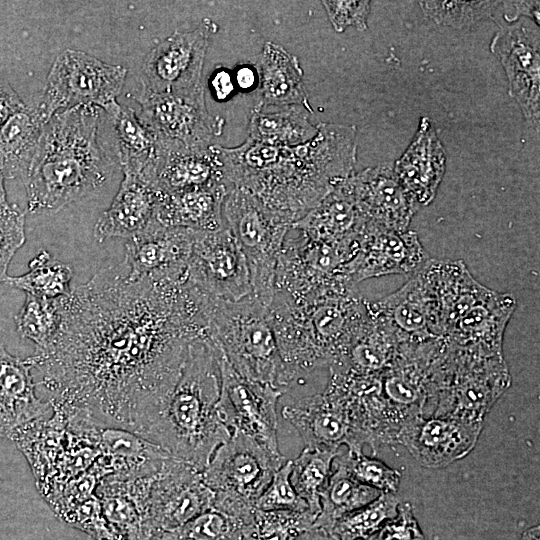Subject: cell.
<instances>
[{
    "instance_id": "35",
    "label": "cell",
    "mask_w": 540,
    "mask_h": 540,
    "mask_svg": "<svg viewBox=\"0 0 540 540\" xmlns=\"http://www.w3.org/2000/svg\"><path fill=\"white\" fill-rule=\"evenodd\" d=\"M381 493L358 482L337 455L328 483L320 495V513L313 527L328 532L339 518L370 503Z\"/></svg>"
},
{
    "instance_id": "40",
    "label": "cell",
    "mask_w": 540,
    "mask_h": 540,
    "mask_svg": "<svg viewBox=\"0 0 540 540\" xmlns=\"http://www.w3.org/2000/svg\"><path fill=\"white\" fill-rule=\"evenodd\" d=\"M246 527L241 520L210 508L156 540H248Z\"/></svg>"
},
{
    "instance_id": "31",
    "label": "cell",
    "mask_w": 540,
    "mask_h": 540,
    "mask_svg": "<svg viewBox=\"0 0 540 540\" xmlns=\"http://www.w3.org/2000/svg\"><path fill=\"white\" fill-rule=\"evenodd\" d=\"M259 74L260 106H302L311 114L298 58L283 46L266 41L255 65Z\"/></svg>"
},
{
    "instance_id": "13",
    "label": "cell",
    "mask_w": 540,
    "mask_h": 540,
    "mask_svg": "<svg viewBox=\"0 0 540 540\" xmlns=\"http://www.w3.org/2000/svg\"><path fill=\"white\" fill-rule=\"evenodd\" d=\"M217 29V24L207 18L194 30L175 31L157 44L144 60L141 88L153 93H184L202 88L206 52Z\"/></svg>"
},
{
    "instance_id": "4",
    "label": "cell",
    "mask_w": 540,
    "mask_h": 540,
    "mask_svg": "<svg viewBox=\"0 0 540 540\" xmlns=\"http://www.w3.org/2000/svg\"><path fill=\"white\" fill-rule=\"evenodd\" d=\"M102 109L80 106L53 115L22 178L30 213L56 212L100 189L118 160L100 140Z\"/></svg>"
},
{
    "instance_id": "33",
    "label": "cell",
    "mask_w": 540,
    "mask_h": 540,
    "mask_svg": "<svg viewBox=\"0 0 540 540\" xmlns=\"http://www.w3.org/2000/svg\"><path fill=\"white\" fill-rule=\"evenodd\" d=\"M44 121L25 105L0 128V171L5 179L24 177L35 155Z\"/></svg>"
},
{
    "instance_id": "48",
    "label": "cell",
    "mask_w": 540,
    "mask_h": 540,
    "mask_svg": "<svg viewBox=\"0 0 540 540\" xmlns=\"http://www.w3.org/2000/svg\"><path fill=\"white\" fill-rule=\"evenodd\" d=\"M208 83L212 96L219 102L227 101L236 91L232 70L224 66L213 70Z\"/></svg>"
},
{
    "instance_id": "11",
    "label": "cell",
    "mask_w": 540,
    "mask_h": 540,
    "mask_svg": "<svg viewBox=\"0 0 540 540\" xmlns=\"http://www.w3.org/2000/svg\"><path fill=\"white\" fill-rule=\"evenodd\" d=\"M214 348L220 372L218 409L225 425L231 432L250 437L270 453L283 455L277 440V404L284 393L272 385L242 377L221 351Z\"/></svg>"
},
{
    "instance_id": "14",
    "label": "cell",
    "mask_w": 540,
    "mask_h": 540,
    "mask_svg": "<svg viewBox=\"0 0 540 540\" xmlns=\"http://www.w3.org/2000/svg\"><path fill=\"white\" fill-rule=\"evenodd\" d=\"M187 281L210 296L228 301L252 294L246 258L227 227L215 232L196 231Z\"/></svg>"
},
{
    "instance_id": "45",
    "label": "cell",
    "mask_w": 540,
    "mask_h": 540,
    "mask_svg": "<svg viewBox=\"0 0 540 540\" xmlns=\"http://www.w3.org/2000/svg\"><path fill=\"white\" fill-rule=\"evenodd\" d=\"M25 239V212L17 205L0 209V283L8 277L9 264Z\"/></svg>"
},
{
    "instance_id": "34",
    "label": "cell",
    "mask_w": 540,
    "mask_h": 540,
    "mask_svg": "<svg viewBox=\"0 0 540 540\" xmlns=\"http://www.w3.org/2000/svg\"><path fill=\"white\" fill-rule=\"evenodd\" d=\"M266 111L256 105L249 117L248 138L279 147L304 144L317 134V125L309 120V111L302 106L279 107Z\"/></svg>"
},
{
    "instance_id": "50",
    "label": "cell",
    "mask_w": 540,
    "mask_h": 540,
    "mask_svg": "<svg viewBox=\"0 0 540 540\" xmlns=\"http://www.w3.org/2000/svg\"><path fill=\"white\" fill-rule=\"evenodd\" d=\"M232 73L236 90L239 92H251L259 85V74L255 65L246 63L237 65Z\"/></svg>"
},
{
    "instance_id": "21",
    "label": "cell",
    "mask_w": 540,
    "mask_h": 540,
    "mask_svg": "<svg viewBox=\"0 0 540 540\" xmlns=\"http://www.w3.org/2000/svg\"><path fill=\"white\" fill-rule=\"evenodd\" d=\"M370 305L401 343L441 337L438 303L423 268L401 288L380 300L370 301Z\"/></svg>"
},
{
    "instance_id": "8",
    "label": "cell",
    "mask_w": 540,
    "mask_h": 540,
    "mask_svg": "<svg viewBox=\"0 0 540 540\" xmlns=\"http://www.w3.org/2000/svg\"><path fill=\"white\" fill-rule=\"evenodd\" d=\"M510 385L503 355L481 356L446 343L431 416L484 426L485 417Z\"/></svg>"
},
{
    "instance_id": "20",
    "label": "cell",
    "mask_w": 540,
    "mask_h": 540,
    "mask_svg": "<svg viewBox=\"0 0 540 540\" xmlns=\"http://www.w3.org/2000/svg\"><path fill=\"white\" fill-rule=\"evenodd\" d=\"M197 230L166 227L155 218L126 242L128 276L187 279V264Z\"/></svg>"
},
{
    "instance_id": "32",
    "label": "cell",
    "mask_w": 540,
    "mask_h": 540,
    "mask_svg": "<svg viewBox=\"0 0 540 540\" xmlns=\"http://www.w3.org/2000/svg\"><path fill=\"white\" fill-rule=\"evenodd\" d=\"M400 340L393 329L381 319L367 300V314L342 358L328 369L346 370L357 374H378L396 357Z\"/></svg>"
},
{
    "instance_id": "9",
    "label": "cell",
    "mask_w": 540,
    "mask_h": 540,
    "mask_svg": "<svg viewBox=\"0 0 540 540\" xmlns=\"http://www.w3.org/2000/svg\"><path fill=\"white\" fill-rule=\"evenodd\" d=\"M222 214L246 258L252 294L268 307L275 292L278 258L294 220L236 187L227 194Z\"/></svg>"
},
{
    "instance_id": "1",
    "label": "cell",
    "mask_w": 540,
    "mask_h": 540,
    "mask_svg": "<svg viewBox=\"0 0 540 540\" xmlns=\"http://www.w3.org/2000/svg\"><path fill=\"white\" fill-rule=\"evenodd\" d=\"M54 340L29 356L54 411L143 436L177 383L189 345L209 339L186 279H132L123 262L59 298Z\"/></svg>"
},
{
    "instance_id": "29",
    "label": "cell",
    "mask_w": 540,
    "mask_h": 540,
    "mask_svg": "<svg viewBox=\"0 0 540 540\" xmlns=\"http://www.w3.org/2000/svg\"><path fill=\"white\" fill-rule=\"evenodd\" d=\"M349 178L337 185L294 222L292 228L316 240L328 242L357 240L366 220L356 203Z\"/></svg>"
},
{
    "instance_id": "30",
    "label": "cell",
    "mask_w": 540,
    "mask_h": 540,
    "mask_svg": "<svg viewBox=\"0 0 540 540\" xmlns=\"http://www.w3.org/2000/svg\"><path fill=\"white\" fill-rule=\"evenodd\" d=\"M114 130L115 155L123 172L140 175L154 185L159 154L156 134L135 110L114 101L102 109Z\"/></svg>"
},
{
    "instance_id": "47",
    "label": "cell",
    "mask_w": 540,
    "mask_h": 540,
    "mask_svg": "<svg viewBox=\"0 0 540 540\" xmlns=\"http://www.w3.org/2000/svg\"><path fill=\"white\" fill-rule=\"evenodd\" d=\"M368 540H427L409 502L399 505L397 515Z\"/></svg>"
},
{
    "instance_id": "19",
    "label": "cell",
    "mask_w": 540,
    "mask_h": 540,
    "mask_svg": "<svg viewBox=\"0 0 540 540\" xmlns=\"http://www.w3.org/2000/svg\"><path fill=\"white\" fill-rule=\"evenodd\" d=\"M483 425L438 416H417L399 430L395 445L404 446L426 468H442L467 456Z\"/></svg>"
},
{
    "instance_id": "42",
    "label": "cell",
    "mask_w": 540,
    "mask_h": 540,
    "mask_svg": "<svg viewBox=\"0 0 540 540\" xmlns=\"http://www.w3.org/2000/svg\"><path fill=\"white\" fill-rule=\"evenodd\" d=\"M503 2L499 1H420L423 12L440 25L467 28L494 18Z\"/></svg>"
},
{
    "instance_id": "44",
    "label": "cell",
    "mask_w": 540,
    "mask_h": 540,
    "mask_svg": "<svg viewBox=\"0 0 540 540\" xmlns=\"http://www.w3.org/2000/svg\"><path fill=\"white\" fill-rule=\"evenodd\" d=\"M291 470L292 461L286 460L274 472L271 481L255 501V509L310 511L291 483Z\"/></svg>"
},
{
    "instance_id": "28",
    "label": "cell",
    "mask_w": 540,
    "mask_h": 540,
    "mask_svg": "<svg viewBox=\"0 0 540 540\" xmlns=\"http://www.w3.org/2000/svg\"><path fill=\"white\" fill-rule=\"evenodd\" d=\"M232 188L222 184L173 193L158 191L154 218L166 227L219 231L226 227L222 207Z\"/></svg>"
},
{
    "instance_id": "26",
    "label": "cell",
    "mask_w": 540,
    "mask_h": 540,
    "mask_svg": "<svg viewBox=\"0 0 540 540\" xmlns=\"http://www.w3.org/2000/svg\"><path fill=\"white\" fill-rule=\"evenodd\" d=\"M446 153L428 117L420 119L417 132L393 171L404 189L419 206L435 198L444 176Z\"/></svg>"
},
{
    "instance_id": "25",
    "label": "cell",
    "mask_w": 540,
    "mask_h": 540,
    "mask_svg": "<svg viewBox=\"0 0 540 540\" xmlns=\"http://www.w3.org/2000/svg\"><path fill=\"white\" fill-rule=\"evenodd\" d=\"M158 140L160 149L154 186L159 192L173 193L222 184L231 186L216 145L191 149L178 143Z\"/></svg>"
},
{
    "instance_id": "7",
    "label": "cell",
    "mask_w": 540,
    "mask_h": 540,
    "mask_svg": "<svg viewBox=\"0 0 540 540\" xmlns=\"http://www.w3.org/2000/svg\"><path fill=\"white\" fill-rule=\"evenodd\" d=\"M285 461L284 455H274L245 434L232 431L202 471L214 493L212 508L248 525L255 501Z\"/></svg>"
},
{
    "instance_id": "3",
    "label": "cell",
    "mask_w": 540,
    "mask_h": 540,
    "mask_svg": "<svg viewBox=\"0 0 540 540\" xmlns=\"http://www.w3.org/2000/svg\"><path fill=\"white\" fill-rule=\"evenodd\" d=\"M268 312L281 361L277 387L285 393L342 358L366 317L367 300L339 281L299 296L275 292Z\"/></svg>"
},
{
    "instance_id": "22",
    "label": "cell",
    "mask_w": 540,
    "mask_h": 540,
    "mask_svg": "<svg viewBox=\"0 0 540 540\" xmlns=\"http://www.w3.org/2000/svg\"><path fill=\"white\" fill-rule=\"evenodd\" d=\"M349 181L366 222L398 231L409 229L420 206L401 185L391 164L366 168Z\"/></svg>"
},
{
    "instance_id": "49",
    "label": "cell",
    "mask_w": 540,
    "mask_h": 540,
    "mask_svg": "<svg viewBox=\"0 0 540 540\" xmlns=\"http://www.w3.org/2000/svg\"><path fill=\"white\" fill-rule=\"evenodd\" d=\"M25 107L16 91L0 78V128L16 112Z\"/></svg>"
},
{
    "instance_id": "23",
    "label": "cell",
    "mask_w": 540,
    "mask_h": 540,
    "mask_svg": "<svg viewBox=\"0 0 540 540\" xmlns=\"http://www.w3.org/2000/svg\"><path fill=\"white\" fill-rule=\"evenodd\" d=\"M517 302L491 290L466 310L441 337L450 346L481 356L503 355L504 333Z\"/></svg>"
},
{
    "instance_id": "43",
    "label": "cell",
    "mask_w": 540,
    "mask_h": 540,
    "mask_svg": "<svg viewBox=\"0 0 540 540\" xmlns=\"http://www.w3.org/2000/svg\"><path fill=\"white\" fill-rule=\"evenodd\" d=\"M339 460L348 472L360 483L379 490L382 493H396L401 473L387 466L377 458L368 457L362 453L341 452Z\"/></svg>"
},
{
    "instance_id": "6",
    "label": "cell",
    "mask_w": 540,
    "mask_h": 540,
    "mask_svg": "<svg viewBox=\"0 0 540 540\" xmlns=\"http://www.w3.org/2000/svg\"><path fill=\"white\" fill-rule=\"evenodd\" d=\"M201 293L212 344L239 375L278 389L281 361L268 307L253 294L228 301Z\"/></svg>"
},
{
    "instance_id": "38",
    "label": "cell",
    "mask_w": 540,
    "mask_h": 540,
    "mask_svg": "<svg viewBox=\"0 0 540 540\" xmlns=\"http://www.w3.org/2000/svg\"><path fill=\"white\" fill-rule=\"evenodd\" d=\"M395 493H381L370 503L339 518L327 532L333 540H368L398 512Z\"/></svg>"
},
{
    "instance_id": "17",
    "label": "cell",
    "mask_w": 540,
    "mask_h": 540,
    "mask_svg": "<svg viewBox=\"0 0 540 540\" xmlns=\"http://www.w3.org/2000/svg\"><path fill=\"white\" fill-rule=\"evenodd\" d=\"M282 417L298 432L305 447L362 453L369 445L343 401L325 388L322 393L301 397L281 410Z\"/></svg>"
},
{
    "instance_id": "15",
    "label": "cell",
    "mask_w": 540,
    "mask_h": 540,
    "mask_svg": "<svg viewBox=\"0 0 540 540\" xmlns=\"http://www.w3.org/2000/svg\"><path fill=\"white\" fill-rule=\"evenodd\" d=\"M213 491L202 471L169 457L155 475L147 501V521L152 540L212 508Z\"/></svg>"
},
{
    "instance_id": "18",
    "label": "cell",
    "mask_w": 540,
    "mask_h": 540,
    "mask_svg": "<svg viewBox=\"0 0 540 540\" xmlns=\"http://www.w3.org/2000/svg\"><path fill=\"white\" fill-rule=\"evenodd\" d=\"M430 257L416 232L386 229L366 222L359 236V248L345 267V277L357 286L374 277L414 275Z\"/></svg>"
},
{
    "instance_id": "27",
    "label": "cell",
    "mask_w": 540,
    "mask_h": 540,
    "mask_svg": "<svg viewBox=\"0 0 540 540\" xmlns=\"http://www.w3.org/2000/svg\"><path fill=\"white\" fill-rule=\"evenodd\" d=\"M123 174L115 198L94 225L98 242L114 237L129 239L143 231L155 217L158 190L140 175Z\"/></svg>"
},
{
    "instance_id": "2",
    "label": "cell",
    "mask_w": 540,
    "mask_h": 540,
    "mask_svg": "<svg viewBox=\"0 0 540 540\" xmlns=\"http://www.w3.org/2000/svg\"><path fill=\"white\" fill-rule=\"evenodd\" d=\"M317 128L311 140L294 147L248 137L236 147L216 145L228 182L296 222L352 176L357 161L355 126L320 122Z\"/></svg>"
},
{
    "instance_id": "41",
    "label": "cell",
    "mask_w": 540,
    "mask_h": 540,
    "mask_svg": "<svg viewBox=\"0 0 540 540\" xmlns=\"http://www.w3.org/2000/svg\"><path fill=\"white\" fill-rule=\"evenodd\" d=\"M317 516L307 511L258 510L246 527L248 540H295L311 529Z\"/></svg>"
},
{
    "instance_id": "39",
    "label": "cell",
    "mask_w": 540,
    "mask_h": 540,
    "mask_svg": "<svg viewBox=\"0 0 540 540\" xmlns=\"http://www.w3.org/2000/svg\"><path fill=\"white\" fill-rule=\"evenodd\" d=\"M58 299H43L30 294L20 311L14 316L18 334L32 341L36 349H44L56 337L61 324Z\"/></svg>"
},
{
    "instance_id": "46",
    "label": "cell",
    "mask_w": 540,
    "mask_h": 540,
    "mask_svg": "<svg viewBox=\"0 0 540 540\" xmlns=\"http://www.w3.org/2000/svg\"><path fill=\"white\" fill-rule=\"evenodd\" d=\"M322 3L336 32L342 33L350 26L359 31L368 28L367 19L370 14V1L327 0L322 1Z\"/></svg>"
},
{
    "instance_id": "36",
    "label": "cell",
    "mask_w": 540,
    "mask_h": 540,
    "mask_svg": "<svg viewBox=\"0 0 540 540\" xmlns=\"http://www.w3.org/2000/svg\"><path fill=\"white\" fill-rule=\"evenodd\" d=\"M28 266L27 273L8 276L4 283L43 299H58L71 292L72 267L52 258L47 250L41 249Z\"/></svg>"
},
{
    "instance_id": "5",
    "label": "cell",
    "mask_w": 540,
    "mask_h": 540,
    "mask_svg": "<svg viewBox=\"0 0 540 540\" xmlns=\"http://www.w3.org/2000/svg\"><path fill=\"white\" fill-rule=\"evenodd\" d=\"M219 398L216 350L209 339H197L189 345L177 383L142 438L203 471L217 447L231 436L218 409Z\"/></svg>"
},
{
    "instance_id": "52",
    "label": "cell",
    "mask_w": 540,
    "mask_h": 540,
    "mask_svg": "<svg viewBox=\"0 0 540 540\" xmlns=\"http://www.w3.org/2000/svg\"><path fill=\"white\" fill-rule=\"evenodd\" d=\"M4 176L2 172L0 171V209L7 208L10 206V204L7 201L6 197V190L4 186Z\"/></svg>"
},
{
    "instance_id": "24",
    "label": "cell",
    "mask_w": 540,
    "mask_h": 540,
    "mask_svg": "<svg viewBox=\"0 0 540 540\" xmlns=\"http://www.w3.org/2000/svg\"><path fill=\"white\" fill-rule=\"evenodd\" d=\"M30 358L8 352L0 340V436L9 438L16 430L53 413L49 401L36 395L37 384Z\"/></svg>"
},
{
    "instance_id": "37",
    "label": "cell",
    "mask_w": 540,
    "mask_h": 540,
    "mask_svg": "<svg viewBox=\"0 0 540 540\" xmlns=\"http://www.w3.org/2000/svg\"><path fill=\"white\" fill-rule=\"evenodd\" d=\"M340 450L304 447L292 461L291 483L310 511L320 513V495L326 487L333 469V461Z\"/></svg>"
},
{
    "instance_id": "53",
    "label": "cell",
    "mask_w": 540,
    "mask_h": 540,
    "mask_svg": "<svg viewBox=\"0 0 540 540\" xmlns=\"http://www.w3.org/2000/svg\"><path fill=\"white\" fill-rule=\"evenodd\" d=\"M522 540H539V529H538V527H534V528L526 531V533L523 534Z\"/></svg>"
},
{
    "instance_id": "12",
    "label": "cell",
    "mask_w": 540,
    "mask_h": 540,
    "mask_svg": "<svg viewBox=\"0 0 540 540\" xmlns=\"http://www.w3.org/2000/svg\"><path fill=\"white\" fill-rule=\"evenodd\" d=\"M134 98L141 107L140 119L160 140L204 149L222 132L224 120L208 112L203 87L184 93H153L141 88Z\"/></svg>"
},
{
    "instance_id": "51",
    "label": "cell",
    "mask_w": 540,
    "mask_h": 540,
    "mask_svg": "<svg viewBox=\"0 0 540 540\" xmlns=\"http://www.w3.org/2000/svg\"><path fill=\"white\" fill-rule=\"evenodd\" d=\"M295 540H333L332 537L323 529L312 527L300 534Z\"/></svg>"
},
{
    "instance_id": "16",
    "label": "cell",
    "mask_w": 540,
    "mask_h": 540,
    "mask_svg": "<svg viewBox=\"0 0 540 540\" xmlns=\"http://www.w3.org/2000/svg\"><path fill=\"white\" fill-rule=\"evenodd\" d=\"M490 50L500 60L510 96L519 105L525 119L539 127L540 116V42L539 27L531 19L506 23L495 33Z\"/></svg>"
},
{
    "instance_id": "10",
    "label": "cell",
    "mask_w": 540,
    "mask_h": 540,
    "mask_svg": "<svg viewBox=\"0 0 540 540\" xmlns=\"http://www.w3.org/2000/svg\"><path fill=\"white\" fill-rule=\"evenodd\" d=\"M126 74L127 69L123 66L105 63L83 51L67 49L52 64L35 108L44 123L56 113L75 107L104 109L116 101Z\"/></svg>"
}]
</instances>
